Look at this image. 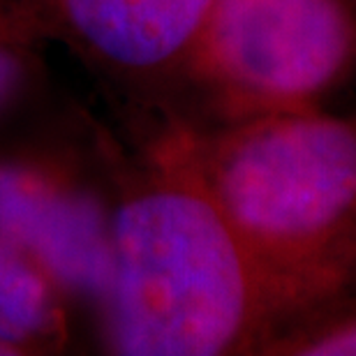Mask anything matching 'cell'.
<instances>
[{
  "instance_id": "obj_1",
  "label": "cell",
  "mask_w": 356,
  "mask_h": 356,
  "mask_svg": "<svg viewBox=\"0 0 356 356\" xmlns=\"http://www.w3.org/2000/svg\"><path fill=\"white\" fill-rule=\"evenodd\" d=\"M111 282L97 310L120 356L264 354L282 319L243 241L167 113L130 172L111 176Z\"/></svg>"
},
{
  "instance_id": "obj_2",
  "label": "cell",
  "mask_w": 356,
  "mask_h": 356,
  "mask_svg": "<svg viewBox=\"0 0 356 356\" xmlns=\"http://www.w3.org/2000/svg\"><path fill=\"white\" fill-rule=\"evenodd\" d=\"M185 125L282 331L329 310L356 275V116L319 106Z\"/></svg>"
},
{
  "instance_id": "obj_3",
  "label": "cell",
  "mask_w": 356,
  "mask_h": 356,
  "mask_svg": "<svg viewBox=\"0 0 356 356\" xmlns=\"http://www.w3.org/2000/svg\"><path fill=\"white\" fill-rule=\"evenodd\" d=\"M356 79V0H216L183 88L209 123L326 106Z\"/></svg>"
},
{
  "instance_id": "obj_4",
  "label": "cell",
  "mask_w": 356,
  "mask_h": 356,
  "mask_svg": "<svg viewBox=\"0 0 356 356\" xmlns=\"http://www.w3.org/2000/svg\"><path fill=\"white\" fill-rule=\"evenodd\" d=\"M0 238L24 252L70 303L99 310L111 282V195L74 165L0 151Z\"/></svg>"
},
{
  "instance_id": "obj_5",
  "label": "cell",
  "mask_w": 356,
  "mask_h": 356,
  "mask_svg": "<svg viewBox=\"0 0 356 356\" xmlns=\"http://www.w3.org/2000/svg\"><path fill=\"white\" fill-rule=\"evenodd\" d=\"M51 42L141 97L181 90L216 0H31Z\"/></svg>"
},
{
  "instance_id": "obj_6",
  "label": "cell",
  "mask_w": 356,
  "mask_h": 356,
  "mask_svg": "<svg viewBox=\"0 0 356 356\" xmlns=\"http://www.w3.org/2000/svg\"><path fill=\"white\" fill-rule=\"evenodd\" d=\"M67 305L70 301L44 270L0 238V343L12 356L65 350Z\"/></svg>"
},
{
  "instance_id": "obj_7",
  "label": "cell",
  "mask_w": 356,
  "mask_h": 356,
  "mask_svg": "<svg viewBox=\"0 0 356 356\" xmlns=\"http://www.w3.org/2000/svg\"><path fill=\"white\" fill-rule=\"evenodd\" d=\"M49 42L31 0H0V118L38 88Z\"/></svg>"
},
{
  "instance_id": "obj_8",
  "label": "cell",
  "mask_w": 356,
  "mask_h": 356,
  "mask_svg": "<svg viewBox=\"0 0 356 356\" xmlns=\"http://www.w3.org/2000/svg\"><path fill=\"white\" fill-rule=\"evenodd\" d=\"M264 356H356V308L317 312L287 326Z\"/></svg>"
},
{
  "instance_id": "obj_9",
  "label": "cell",
  "mask_w": 356,
  "mask_h": 356,
  "mask_svg": "<svg viewBox=\"0 0 356 356\" xmlns=\"http://www.w3.org/2000/svg\"><path fill=\"white\" fill-rule=\"evenodd\" d=\"M0 356H12V352L7 350V347H5L3 343H0Z\"/></svg>"
}]
</instances>
